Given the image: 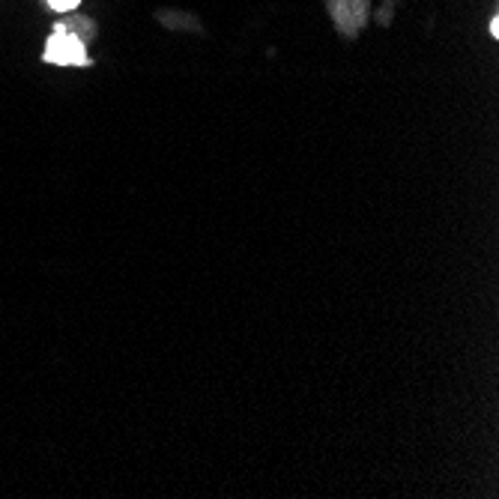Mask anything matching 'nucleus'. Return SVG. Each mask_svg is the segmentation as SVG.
Masks as SVG:
<instances>
[{"mask_svg": "<svg viewBox=\"0 0 499 499\" xmlns=\"http://www.w3.org/2000/svg\"><path fill=\"white\" fill-rule=\"evenodd\" d=\"M45 57H48L51 63H63V66H69V63H87L84 45H81V39H75V36H69V33H63V31H57L48 39Z\"/></svg>", "mask_w": 499, "mask_h": 499, "instance_id": "nucleus-1", "label": "nucleus"}, {"mask_svg": "<svg viewBox=\"0 0 499 499\" xmlns=\"http://www.w3.org/2000/svg\"><path fill=\"white\" fill-rule=\"evenodd\" d=\"M54 9H60V13H66V9H75L78 0H48Z\"/></svg>", "mask_w": 499, "mask_h": 499, "instance_id": "nucleus-2", "label": "nucleus"}]
</instances>
